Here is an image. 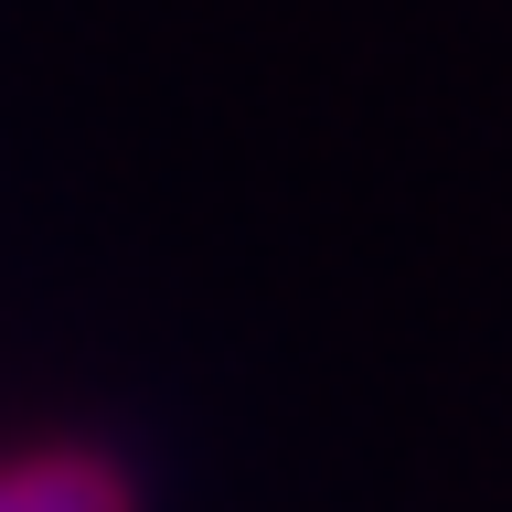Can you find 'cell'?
<instances>
[{"label": "cell", "mask_w": 512, "mask_h": 512, "mask_svg": "<svg viewBox=\"0 0 512 512\" xmlns=\"http://www.w3.org/2000/svg\"><path fill=\"white\" fill-rule=\"evenodd\" d=\"M0 512H150L139 470L96 438H43L0 459Z\"/></svg>", "instance_id": "obj_1"}]
</instances>
